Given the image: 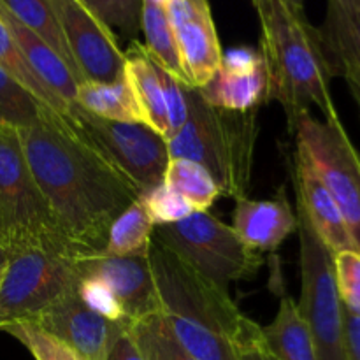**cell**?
<instances>
[{"instance_id":"obj_1","label":"cell","mask_w":360,"mask_h":360,"mask_svg":"<svg viewBox=\"0 0 360 360\" xmlns=\"http://www.w3.org/2000/svg\"><path fill=\"white\" fill-rule=\"evenodd\" d=\"M18 136L67 241L77 253L104 252L112 221L139 199V188L81 141L63 116L18 130Z\"/></svg>"},{"instance_id":"obj_2","label":"cell","mask_w":360,"mask_h":360,"mask_svg":"<svg viewBox=\"0 0 360 360\" xmlns=\"http://www.w3.org/2000/svg\"><path fill=\"white\" fill-rule=\"evenodd\" d=\"M160 315L197 360H239L238 345L259 329L227 288L213 283L153 239L148 252Z\"/></svg>"},{"instance_id":"obj_3","label":"cell","mask_w":360,"mask_h":360,"mask_svg":"<svg viewBox=\"0 0 360 360\" xmlns=\"http://www.w3.org/2000/svg\"><path fill=\"white\" fill-rule=\"evenodd\" d=\"M253 6L260 21V51L271 76V98L283 108L290 134L311 105L322 111L323 120L338 118L329 88L333 74L319 28L283 0H253Z\"/></svg>"},{"instance_id":"obj_4","label":"cell","mask_w":360,"mask_h":360,"mask_svg":"<svg viewBox=\"0 0 360 360\" xmlns=\"http://www.w3.org/2000/svg\"><path fill=\"white\" fill-rule=\"evenodd\" d=\"M186 120L167 141L169 157L186 158L202 165L221 195L246 197L252 185L253 158L260 127L257 111L238 112L214 108L199 90L185 84Z\"/></svg>"},{"instance_id":"obj_5","label":"cell","mask_w":360,"mask_h":360,"mask_svg":"<svg viewBox=\"0 0 360 360\" xmlns=\"http://www.w3.org/2000/svg\"><path fill=\"white\" fill-rule=\"evenodd\" d=\"M0 245L77 253L60 231L23 155L18 130L0 127Z\"/></svg>"},{"instance_id":"obj_6","label":"cell","mask_w":360,"mask_h":360,"mask_svg":"<svg viewBox=\"0 0 360 360\" xmlns=\"http://www.w3.org/2000/svg\"><path fill=\"white\" fill-rule=\"evenodd\" d=\"M153 239L213 283L227 288L259 273L262 253L241 241L231 225L211 213H192L185 220L155 227Z\"/></svg>"},{"instance_id":"obj_7","label":"cell","mask_w":360,"mask_h":360,"mask_svg":"<svg viewBox=\"0 0 360 360\" xmlns=\"http://www.w3.org/2000/svg\"><path fill=\"white\" fill-rule=\"evenodd\" d=\"M292 136L295 153L313 169L340 206L360 252V153L340 116L319 120L311 111L299 116Z\"/></svg>"},{"instance_id":"obj_8","label":"cell","mask_w":360,"mask_h":360,"mask_svg":"<svg viewBox=\"0 0 360 360\" xmlns=\"http://www.w3.org/2000/svg\"><path fill=\"white\" fill-rule=\"evenodd\" d=\"M63 120L81 141L125 174L141 193L164 181L171 160L167 141L148 125L101 118L77 104L70 105Z\"/></svg>"},{"instance_id":"obj_9","label":"cell","mask_w":360,"mask_h":360,"mask_svg":"<svg viewBox=\"0 0 360 360\" xmlns=\"http://www.w3.org/2000/svg\"><path fill=\"white\" fill-rule=\"evenodd\" d=\"M81 281L76 253L28 248L13 252L0 274V329L27 322Z\"/></svg>"},{"instance_id":"obj_10","label":"cell","mask_w":360,"mask_h":360,"mask_svg":"<svg viewBox=\"0 0 360 360\" xmlns=\"http://www.w3.org/2000/svg\"><path fill=\"white\" fill-rule=\"evenodd\" d=\"M301 243V302L299 311L311 333L319 360H348L345 311L334 280L333 253L326 248L308 218L297 207Z\"/></svg>"},{"instance_id":"obj_11","label":"cell","mask_w":360,"mask_h":360,"mask_svg":"<svg viewBox=\"0 0 360 360\" xmlns=\"http://www.w3.org/2000/svg\"><path fill=\"white\" fill-rule=\"evenodd\" d=\"M67 46L84 81L116 83L125 74V51L81 0H49Z\"/></svg>"},{"instance_id":"obj_12","label":"cell","mask_w":360,"mask_h":360,"mask_svg":"<svg viewBox=\"0 0 360 360\" xmlns=\"http://www.w3.org/2000/svg\"><path fill=\"white\" fill-rule=\"evenodd\" d=\"M27 322L41 327L84 360H108L115 341L130 329L88 308L77 290L63 295Z\"/></svg>"},{"instance_id":"obj_13","label":"cell","mask_w":360,"mask_h":360,"mask_svg":"<svg viewBox=\"0 0 360 360\" xmlns=\"http://www.w3.org/2000/svg\"><path fill=\"white\" fill-rule=\"evenodd\" d=\"M81 278H94L111 290L130 323L160 313L157 287L146 257H115L104 252L76 253Z\"/></svg>"},{"instance_id":"obj_14","label":"cell","mask_w":360,"mask_h":360,"mask_svg":"<svg viewBox=\"0 0 360 360\" xmlns=\"http://www.w3.org/2000/svg\"><path fill=\"white\" fill-rule=\"evenodd\" d=\"M186 83L202 88L220 69L224 53L207 0H165Z\"/></svg>"},{"instance_id":"obj_15","label":"cell","mask_w":360,"mask_h":360,"mask_svg":"<svg viewBox=\"0 0 360 360\" xmlns=\"http://www.w3.org/2000/svg\"><path fill=\"white\" fill-rule=\"evenodd\" d=\"M200 97L227 111H255L271 98V76L260 49L238 48L224 55L220 69L202 88Z\"/></svg>"},{"instance_id":"obj_16","label":"cell","mask_w":360,"mask_h":360,"mask_svg":"<svg viewBox=\"0 0 360 360\" xmlns=\"http://www.w3.org/2000/svg\"><path fill=\"white\" fill-rule=\"evenodd\" d=\"M234 202L231 227L255 252H273L297 231V213L292 210L285 186L273 199L255 200L246 195Z\"/></svg>"},{"instance_id":"obj_17","label":"cell","mask_w":360,"mask_h":360,"mask_svg":"<svg viewBox=\"0 0 360 360\" xmlns=\"http://www.w3.org/2000/svg\"><path fill=\"white\" fill-rule=\"evenodd\" d=\"M294 188L297 195V207L306 214L313 231L333 255L345 250H357L336 200L313 169L295 151Z\"/></svg>"},{"instance_id":"obj_18","label":"cell","mask_w":360,"mask_h":360,"mask_svg":"<svg viewBox=\"0 0 360 360\" xmlns=\"http://www.w3.org/2000/svg\"><path fill=\"white\" fill-rule=\"evenodd\" d=\"M0 16L6 21L7 28L13 34L14 41H16L20 51L23 53L32 72L48 88L49 94L65 108V111H69L70 105L76 104L77 86L81 84L79 79L74 76L72 70L60 58L55 49L49 48L41 37L28 30L16 18L11 16L2 6H0Z\"/></svg>"},{"instance_id":"obj_19","label":"cell","mask_w":360,"mask_h":360,"mask_svg":"<svg viewBox=\"0 0 360 360\" xmlns=\"http://www.w3.org/2000/svg\"><path fill=\"white\" fill-rule=\"evenodd\" d=\"M125 77L141 109L144 125L153 129L160 136H167L169 112L164 88L153 58L144 44L137 41L130 42L129 49L125 51Z\"/></svg>"},{"instance_id":"obj_20","label":"cell","mask_w":360,"mask_h":360,"mask_svg":"<svg viewBox=\"0 0 360 360\" xmlns=\"http://www.w3.org/2000/svg\"><path fill=\"white\" fill-rule=\"evenodd\" d=\"M319 34L333 76H338L343 63L360 60V0H327Z\"/></svg>"},{"instance_id":"obj_21","label":"cell","mask_w":360,"mask_h":360,"mask_svg":"<svg viewBox=\"0 0 360 360\" xmlns=\"http://www.w3.org/2000/svg\"><path fill=\"white\" fill-rule=\"evenodd\" d=\"M262 334L278 360H319L311 333L290 295H281L276 316Z\"/></svg>"},{"instance_id":"obj_22","label":"cell","mask_w":360,"mask_h":360,"mask_svg":"<svg viewBox=\"0 0 360 360\" xmlns=\"http://www.w3.org/2000/svg\"><path fill=\"white\" fill-rule=\"evenodd\" d=\"M76 104L101 118L144 125L143 115L125 74L116 83H81L77 86Z\"/></svg>"},{"instance_id":"obj_23","label":"cell","mask_w":360,"mask_h":360,"mask_svg":"<svg viewBox=\"0 0 360 360\" xmlns=\"http://www.w3.org/2000/svg\"><path fill=\"white\" fill-rule=\"evenodd\" d=\"M0 6L7 11L13 18H16L21 25L34 32L37 37H41L49 48L58 53L60 58L69 65L74 76L79 79V83H84L76 62H74L70 49L67 46L63 32L60 28L56 14L53 11V6L49 0H0Z\"/></svg>"},{"instance_id":"obj_24","label":"cell","mask_w":360,"mask_h":360,"mask_svg":"<svg viewBox=\"0 0 360 360\" xmlns=\"http://www.w3.org/2000/svg\"><path fill=\"white\" fill-rule=\"evenodd\" d=\"M141 32L144 34L148 49L151 56L162 67L174 74L178 79L186 83L185 70L179 60L178 44H176L174 30H172L171 18H169L165 0H143V13H141ZM190 86V84H188Z\"/></svg>"},{"instance_id":"obj_25","label":"cell","mask_w":360,"mask_h":360,"mask_svg":"<svg viewBox=\"0 0 360 360\" xmlns=\"http://www.w3.org/2000/svg\"><path fill=\"white\" fill-rule=\"evenodd\" d=\"M58 116L55 109L0 67V127L21 130Z\"/></svg>"},{"instance_id":"obj_26","label":"cell","mask_w":360,"mask_h":360,"mask_svg":"<svg viewBox=\"0 0 360 360\" xmlns=\"http://www.w3.org/2000/svg\"><path fill=\"white\" fill-rule=\"evenodd\" d=\"M155 225L141 200H134L115 221L108 234L104 253L115 257H146L153 241Z\"/></svg>"},{"instance_id":"obj_27","label":"cell","mask_w":360,"mask_h":360,"mask_svg":"<svg viewBox=\"0 0 360 360\" xmlns=\"http://www.w3.org/2000/svg\"><path fill=\"white\" fill-rule=\"evenodd\" d=\"M164 183L183 197L195 213H204L221 197L220 188L213 176L202 167L186 158H171L164 174Z\"/></svg>"},{"instance_id":"obj_28","label":"cell","mask_w":360,"mask_h":360,"mask_svg":"<svg viewBox=\"0 0 360 360\" xmlns=\"http://www.w3.org/2000/svg\"><path fill=\"white\" fill-rule=\"evenodd\" d=\"M130 333L146 360H197L174 340L160 313L137 320Z\"/></svg>"},{"instance_id":"obj_29","label":"cell","mask_w":360,"mask_h":360,"mask_svg":"<svg viewBox=\"0 0 360 360\" xmlns=\"http://www.w3.org/2000/svg\"><path fill=\"white\" fill-rule=\"evenodd\" d=\"M0 67H2L4 70H7L11 76L16 77V79L20 81L23 86H27L35 97H39L44 104H48L49 108L55 109L60 116L67 115L65 108L49 94L48 88H46L44 84L37 79V76L32 72L27 60H25L23 53L18 48L16 41H14L13 34H11L9 28H7L2 16H0Z\"/></svg>"},{"instance_id":"obj_30","label":"cell","mask_w":360,"mask_h":360,"mask_svg":"<svg viewBox=\"0 0 360 360\" xmlns=\"http://www.w3.org/2000/svg\"><path fill=\"white\" fill-rule=\"evenodd\" d=\"M0 330H6L9 336L20 341L35 360H84L72 348L32 322H14Z\"/></svg>"},{"instance_id":"obj_31","label":"cell","mask_w":360,"mask_h":360,"mask_svg":"<svg viewBox=\"0 0 360 360\" xmlns=\"http://www.w3.org/2000/svg\"><path fill=\"white\" fill-rule=\"evenodd\" d=\"M139 200L155 227L178 224L195 213L193 207L164 181L141 193Z\"/></svg>"},{"instance_id":"obj_32","label":"cell","mask_w":360,"mask_h":360,"mask_svg":"<svg viewBox=\"0 0 360 360\" xmlns=\"http://www.w3.org/2000/svg\"><path fill=\"white\" fill-rule=\"evenodd\" d=\"M108 28H118L136 41L141 32L143 0H81Z\"/></svg>"},{"instance_id":"obj_33","label":"cell","mask_w":360,"mask_h":360,"mask_svg":"<svg viewBox=\"0 0 360 360\" xmlns=\"http://www.w3.org/2000/svg\"><path fill=\"white\" fill-rule=\"evenodd\" d=\"M333 266L341 304L347 311L360 315V252L345 250L334 253Z\"/></svg>"},{"instance_id":"obj_34","label":"cell","mask_w":360,"mask_h":360,"mask_svg":"<svg viewBox=\"0 0 360 360\" xmlns=\"http://www.w3.org/2000/svg\"><path fill=\"white\" fill-rule=\"evenodd\" d=\"M77 294L83 299L84 304L94 309V311H97L98 315L105 316V319L112 320V322L122 323V326L132 327L130 320L123 313L120 302L111 294V290L98 280H94V278H81Z\"/></svg>"},{"instance_id":"obj_35","label":"cell","mask_w":360,"mask_h":360,"mask_svg":"<svg viewBox=\"0 0 360 360\" xmlns=\"http://www.w3.org/2000/svg\"><path fill=\"white\" fill-rule=\"evenodd\" d=\"M153 58V56H151ZM155 67H157L158 77H160L162 88H164L165 95V104H167V112H169V129L165 141L172 139L176 134L181 130V127L185 125L186 120V98H185V83L181 79L174 76V74L169 72L165 67H162L157 60L153 58Z\"/></svg>"},{"instance_id":"obj_36","label":"cell","mask_w":360,"mask_h":360,"mask_svg":"<svg viewBox=\"0 0 360 360\" xmlns=\"http://www.w3.org/2000/svg\"><path fill=\"white\" fill-rule=\"evenodd\" d=\"M238 355L239 360H278L264 340L262 327L253 330L238 345Z\"/></svg>"},{"instance_id":"obj_37","label":"cell","mask_w":360,"mask_h":360,"mask_svg":"<svg viewBox=\"0 0 360 360\" xmlns=\"http://www.w3.org/2000/svg\"><path fill=\"white\" fill-rule=\"evenodd\" d=\"M108 360H146L144 359L143 352H141L139 345L134 340L132 333L125 330L118 340L112 345L111 352H109Z\"/></svg>"},{"instance_id":"obj_38","label":"cell","mask_w":360,"mask_h":360,"mask_svg":"<svg viewBox=\"0 0 360 360\" xmlns=\"http://www.w3.org/2000/svg\"><path fill=\"white\" fill-rule=\"evenodd\" d=\"M345 311V341L348 360H360V315Z\"/></svg>"},{"instance_id":"obj_39","label":"cell","mask_w":360,"mask_h":360,"mask_svg":"<svg viewBox=\"0 0 360 360\" xmlns=\"http://www.w3.org/2000/svg\"><path fill=\"white\" fill-rule=\"evenodd\" d=\"M338 76L347 79L348 88H350L352 95H354V98L357 101L360 108V60H350V62L343 63Z\"/></svg>"},{"instance_id":"obj_40","label":"cell","mask_w":360,"mask_h":360,"mask_svg":"<svg viewBox=\"0 0 360 360\" xmlns=\"http://www.w3.org/2000/svg\"><path fill=\"white\" fill-rule=\"evenodd\" d=\"M283 2L295 13H304V0H283Z\"/></svg>"},{"instance_id":"obj_41","label":"cell","mask_w":360,"mask_h":360,"mask_svg":"<svg viewBox=\"0 0 360 360\" xmlns=\"http://www.w3.org/2000/svg\"><path fill=\"white\" fill-rule=\"evenodd\" d=\"M9 255H11V253L7 252V250L4 248L2 245H0V274H2V271L6 269L7 260H9Z\"/></svg>"}]
</instances>
